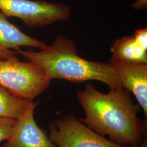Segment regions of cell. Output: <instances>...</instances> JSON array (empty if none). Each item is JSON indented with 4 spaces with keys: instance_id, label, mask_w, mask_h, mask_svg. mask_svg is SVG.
I'll list each match as a JSON object with an SVG mask.
<instances>
[{
    "instance_id": "1",
    "label": "cell",
    "mask_w": 147,
    "mask_h": 147,
    "mask_svg": "<svg viewBox=\"0 0 147 147\" xmlns=\"http://www.w3.org/2000/svg\"><path fill=\"white\" fill-rule=\"evenodd\" d=\"M85 112L80 121L102 136L125 146L140 144L147 132V120L138 118L140 106L135 104L131 93L123 87L105 94L87 82L76 93Z\"/></svg>"
},
{
    "instance_id": "2",
    "label": "cell",
    "mask_w": 147,
    "mask_h": 147,
    "mask_svg": "<svg viewBox=\"0 0 147 147\" xmlns=\"http://www.w3.org/2000/svg\"><path fill=\"white\" fill-rule=\"evenodd\" d=\"M15 53L38 65L51 80L63 79L75 83L95 80L107 84L110 89L122 87L121 77L110 63L81 57L75 42L63 36H58L51 45L39 51L20 49Z\"/></svg>"
},
{
    "instance_id": "3",
    "label": "cell",
    "mask_w": 147,
    "mask_h": 147,
    "mask_svg": "<svg viewBox=\"0 0 147 147\" xmlns=\"http://www.w3.org/2000/svg\"><path fill=\"white\" fill-rule=\"evenodd\" d=\"M51 81L38 65L21 62L15 54L0 59V86L21 98L33 101L48 88Z\"/></svg>"
},
{
    "instance_id": "4",
    "label": "cell",
    "mask_w": 147,
    "mask_h": 147,
    "mask_svg": "<svg viewBox=\"0 0 147 147\" xmlns=\"http://www.w3.org/2000/svg\"><path fill=\"white\" fill-rule=\"evenodd\" d=\"M0 11L7 17L20 19L32 28L66 21L71 16L68 5L42 0H0Z\"/></svg>"
},
{
    "instance_id": "5",
    "label": "cell",
    "mask_w": 147,
    "mask_h": 147,
    "mask_svg": "<svg viewBox=\"0 0 147 147\" xmlns=\"http://www.w3.org/2000/svg\"><path fill=\"white\" fill-rule=\"evenodd\" d=\"M48 137L56 147H127L105 138L73 116L53 121Z\"/></svg>"
},
{
    "instance_id": "6",
    "label": "cell",
    "mask_w": 147,
    "mask_h": 147,
    "mask_svg": "<svg viewBox=\"0 0 147 147\" xmlns=\"http://www.w3.org/2000/svg\"><path fill=\"white\" fill-rule=\"evenodd\" d=\"M37 103L32 101L25 113L16 119L13 131L3 147H56L34 118Z\"/></svg>"
},
{
    "instance_id": "7",
    "label": "cell",
    "mask_w": 147,
    "mask_h": 147,
    "mask_svg": "<svg viewBox=\"0 0 147 147\" xmlns=\"http://www.w3.org/2000/svg\"><path fill=\"white\" fill-rule=\"evenodd\" d=\"M111 64L119 74L122 87L132 93L147 117V64L130 63L112 58Z\"/></svg>"
},
{
    "instance_id": "8",
    "label": "cell",
    "mask_w": 147,
    "mask_h": 147,
    "mask_svg": "<svg viewBox=\"0 0 147 147\" xmlns=\"http://www.w3.org/2000/svg\"><path fill=\"white\" fill-rule=\"evenodd\" d=\"M47 45L45 42L29 36L9 21L0 11V59H5L16 54L22 47H35L42 50Z\"/></svg>"
},
{
    "instance_id": "9",
    "label": "cell",
    "mask_w": 147,
    "mask_h": 147,
    "mask_svg": "<svg viewBox=\"0 0 147 147\" xmlns=\"http://www.w3.org/2000/svg\"><path fill=\"white\" fill-rule=\"evenodd\" d=\"M110 50L112 58L130 63L147 64V50L138 45L132 36L117 39Z\"/></svg>"
},
{
    "instance_id": "10",
    "label": "cell",
    "mask_w": 147,
    "mask_h": 147,
    "mask_svg": "<svg viewBox=\"0 0 147 147\" xmlns=\"http://www.w3.org/2000/svg\"><path fill=\"white\" fill-rule=\"evenodd\" d=\"M32 101L21 98L0 86V117L20 118Z\"/></svg>"
},
{
    "instance_id": "11",
    "label": "cell",
    "mask_w": 147,
    "mask_h": 147,
    "mask_svg": "<svg viewBox=\"0 0 147 147\" xmlns=\"http://www.w3.org/2000/svg\"><path fill=\"white\" fill-rule=\"evenodd\" d=\"M16 119L0 117V143L7 141L13 131Z\"/></svg>"
},
{
    "instance_id": "12",
    "label": "cell",
    "mask_w": 147,
    "mask_h": 147,
    "mask_svg": "<svg viewBox=\"0 0 147 147\" xmlns=\"http://www.w3.org/2000/svg\"><path fill=\"white\" fill-rule=\"evenodd\" d=\"M132 37L138 45L147 51V28L146 27L136 30L134 32Z\"/></svg>"
},
{
    "instance_id": "13",
    "label": "cell",
    "mask_w": 147,
    "mask_h": 147,
    "mask_svg": "<svg viewBox=\"0 0 147 147\" xmlns=\"http://www.w3.org/2000/svg\"><path fill=\"white\" fill-rule=\"evenodd\" d=\"M131 7L135 9H145L147 7V0H136L131 5Z\"/></svg>"
},
{
    "instance_id": "14",
    "label": "cell",
    "mask_w": 147,
    "mask_h": 147,
    "mask_svg": "<svg viewBox=\"0 0 147 147\" xmlns=\"http://www.w3.org/2000/svg\"><path fill=\"white\" fill-rule=\"evenodd\" d=\"M127 147H147V138H144L140 144H137V145H130V146H127Z\"/></svg>"
}]
</instances>
